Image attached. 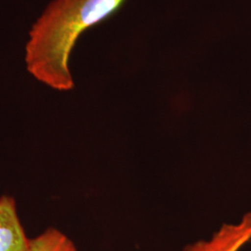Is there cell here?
<instances>
[{
    "label": "cell",
    "instance_id": "obj_4",
    "mask_svg": "<svg viewBox=\"0 0 251 251\" xmlns=\"http://www.w3.org/2000/svg\"><path fill=\"white\" fill-rule=\"evenodd\" d=\"M30 251H78L72 240L56 228H49L31 239Z\"/></svg>",
    "mask_w": 251,
    "mask_h": 251
},
{
    "label": "cell",
    "instance_id": "obj_1",
    "mask_svg": "<svg viewBox=\"0 0 251 251\" xmlns=\"http://www.w3.org/2000/svg\"><path fill=\"white\" fill-rule=\"evenodd\" d=\"M126 0H52L29 32L27 71L50 89L74 88L70 55L79 36L115 14Z\"/></svg>",
    "mask_w": 251,
    "mask_h": 251
},
{
    "label": "cell",
    "instance_id": "obj_2",
    "mask_svg": "<svg viewBox=\"0 0 251 251\" xmlns=\"http://www.w3.org/2000/svg\"><path fill=\"white\" fill-rule=\"evenodd\" d=\"M251 240V212L235 225H224L208 240L190 244L182 251H238Z\"/></svg>",
    "mask_w": 251,
    "mask_h": 251
},
{
    "label": "cell",
    "instance_id": "obj_3",
    "mask_svg": "<svg viewBox=\"0 0 251 251\" xmlns=\"http://www.w3.org/2000/svg\"><path fill=\"white\" fill-rule=\"evenodd\" d=\"M28 239L19 220L16 202L9 196L0 198V251H30Z\"/></svg>",
    "mask_w": 251,
    "mask_h": 251
}]
</instances>
